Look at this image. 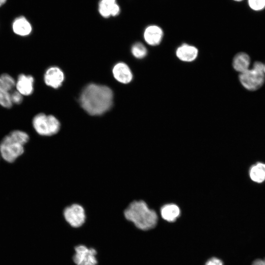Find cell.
I'll use <instances>...</instances> for the list:
<instances>
[{
    "label": "cell",
    "instance_id": "obj_6",
    "mask_svg": "<svg viewBox=\"0 0 265 265\" xmlns=\"http://www.w3.org/2000/svg\"><path fill=\"white\" fill-rule=\"evenodd\" d=\"M62 216L65 222L73 228L82 227L87 220L85 208L77 203L66 206L62 211Z\"/></svg>",
    "mask_w": 265,
    "mask_h": 265
},
{
    "label": "cell",
    "instance_id": "obj_14",
    "mask_svg": "<svg viewBox=\"0 0 265 265\" xmlns=\"http://www.w3.org/2000/svg\"><path fill=\"white\" fill-rule=\"evenodd\" d=\"M176 54L182 61L192 62L197 58L198 50L193 46L184 43L177 49Z\"/></svg>",
    "mask_w": 265,
    "mask_h": 265
},
{
    "label": "cell",
    "instance_id": "obj_15",
    "mask_svg": "<svg viewBox=\"0 0 265 265\" xmlns=\"http://www.w3.org/2000/svg\"><path fill=\"white\" fill-rule=\"evenodd\" d=\"M250 63V56L246 53L239 52L234 56L232 66L236 71L241 73L249 69Z\"/></svg>",
    "mask_w": 265,
    "mask_h": 265
},
{
    "label": "cell",
    "instance_id": "obj_26",
    "mask_svg": "<svg viewBox=\"0 0 265 265\" xmlns=\"http://www.w3.org/2000/svg\"><path fill=\"white\" fill-rule=\"evenodd\" d=\"M234 0L236 1H240L242 0Z\"/></svg>",
    "mask_w": 265,
    "mask_h": 265
},
{
    "label": "cell",
    "instance_id": "obj_28",
    "mask_svg": "<svg viewBox=\"0 0 265 265\" xmlns=\"http://www.w3.org/2000/svg\"><path fill=\"white\" fill-rule=\"evenodd\" d=\"M263 261L264 262V263L265 264V258L263 259Z\"/></svg>",
    "mask_w": 265,
    "mask_h": 265
},
{
    "label": "cell",
    "instance_id": "obj_8",
    "mask_svg": "<svg viewBox=\"0 0 265 265\" xmlns=\"http://www.w3.org/2000/svg\"><path fill=\"white\" fill-rule=\"evenodd\" d=\"M97 10L99 15L105 19L117 17L121 12L117 0H99Z\"/></svg>",
    "mask_w": 265,
    "mask_h": 265
},
{
    "label": "cell",
    "instance_id": "obj_3",
    "mask_svg": "<svg viewBox=\"0 0 265 265\" xmlns=\"http://www.w3.org/2000/svg\"><path fill=\"white\" fill-rule=\"evenodd\" d=\"M29 139V135L25 131L10 132L0 142V156L7 162H13L23 154L25 145Z\"/></svg>",
    "mask_w": 265,
    "mask_h": 265
},
{
    "label": "cell",
    "instance_id": "obj_12",
    "mask_svg": "<svg viewBox=\"0 0 265 265\" xmlns=\"http://www.w3.org/2000/svg\"><path fill=\"white\" fill-rule=\"evenodd\" d=\"M12 29L16 35L21 37H26L31 33L32 26L25 17L20 16L16 17L13 21Z\"/></svg>",
    "mask_w": 265,
    "mask_h": 265
},
{
    "label": "cell",
    "instance_id": "obj_27",
    "mask_svg": "<svg viewBox=\"0 0 265 265\" xmlns=\"http://www.w3.org/2000/svg\"><path fill=\"white\" fill-rule=\"evenodd\" d=\"M264 72H265V64H264Z\"/></svg>",
    "mask_w": 265,
    "mask_h": 265
},
{
    "label": "cell",
    "instance_id": "obj_25",
    "mask_svg": "<svg viewBox=\"0 0 265 265\" xmlns=\"http://www.w3.org/2000/svg\"><path fill=\"white\" fill-rule=\"evenodd\" d=\"M6 1L7 0H0V7L3 5L5 3Z\"/></svg>",
    "mask_w": 265,
    "mask_h": 265
},
{
    "label": "cell",
    "instance_id": "obj_5",
    "mask_svg": "<svg viewBox=\"0 0 265 265\" xmlns=\"http://www.w3.org/2000/svg\"><path fill=\"white\" fill-rule=\"evenodd\" d=\"M239 80L246 90L254 91L260 89L265 81L264 64L261 61H255L251 68L239 73Z\"/></svg>",
    "mask_w": 265,
    "mask_h": 265
},
{
    "label": "cell",
    "instance_id": "obj_7",
    "mask_svg": "<svg viewBox=\"0 0 265 265\" xmlns=\"http://www.w3.org/2000/svg\"><path fill=\"white\" fill-rule=\"evenodd\" d=\"M97 254L95 249L80 244L75 247L73 260L76 265H97Z\"/></svg>",
    "mask_w": 265,
    "mask_h": 265
},
{
    "label": "cell",
    "instance_id": "obj_20",
    "mask_svg": "<svg viewBox=\"0 0 265 265\" xmlns=\"http://www.w3.org/2000/svg\"><path fill=\"white\" fill-rule=\"evenodd\" d=\"M10 93L0 87V106L2 107L10 108L12 106Z\"/></svg>",
    "mask_w": 265,
    "mask_h": 265
},
{
    "label": "cell",
    "instance_id": "obj_10",
    "mask_svg": "<svg viewBox=\"0 0 265 265\" xmlns=\"http://www.w3.org/2000/svg\"><path fill=\"white\" fill-rule=\"evenodd\" d=\"M34 78L30 75L20 74L16 80V90L23 96L31 95L34 91Z\"/></svg>",
    "mask_w": 265,
    "mask_h": 265
},
{
    "label": "cell",
    "instance_id": "obj_16",
    "mask_svg": "<svg viewBox=\"0 0 265 265\" xmlns=\"http://www.w3.org/2000/svg\"><path fill=\"white\" fill-rule=\"evenodd\" d=\"M180 209L178 206L174 204H168L163 206L160 210L162 218L170 222L176 220L180 215Z\"/></svg>",
    "mask_w": 265,
    "mask_h": 265
},
{
    "label": "cell",
    "instance_id": "obj_17",
    "mask_svg": "<svg viewBox=\"0 0 265 265\" xmlns=\"http://www.w3.org/2000/svg\"><path fill=\"white\" fill-rule=\"evenodd\" d=\"M251 180L257 183H262L265 181V163L258 162L252 166L249 171Z\"/></svg>",
    "mask_w": 265,
    "mask_h": 265
},
{
    "label": "cell",
    "instance_id": "obj_4",
    "mask_svg": "<svg viewBox=\"0 0 265 265\" xmlns=\"http://www.w3.org/2000/svg\"><path fill=\"white\" fill-rule=\"evenodd\" d=\"M32 126L38 135L46 137L56 135L61 128L60 122L55 116L44 113H39L33 117Z\"/></svg>",
    "mask_w": 265,
    "mask_h": 265
},
{
    "label": "cell",
    "instance_id": "obj_2",
    "mask_svg": "<svg viewBox=\"0 0 265 265\" xmlns=\"http://www.w3.org/2000/svg\"><path fill=\"white\" fill-rule=\"evenodd\" d=\"M123 216L126 221L142 231L154 228L158 219L156 212L142 199L132 201L124 210Z\"/></svg>",
    "mask_w": 265,
    "mask_h": 265
},
{
    "label": "cell",
    "instance_id": "obj_19",
    "mask_svg": "<svg viewBox=\"0 0 265 265\" xmlns=\"http://www.w3.org/2000/svg\"><path fill=\"white\" fill-rule=\"evenodd\" d=\"M131 52L132 55L138 59H141L145 57L147 54V49L140 42H136L132 46Z\"/></svg>",
    "mask_w": 265,
    "mask_h": 265
},
{
    "label": "cell",
    "instance_id": "obj_22",
    "mask_svg": "<svg viewBox=\"0 0 265 265\" xmlns=\"http://www.w3.org/2000/svg\"><path fill=\"white\" fill-rule=\"evenodd\" d=\"M10 95L13 104L20 105L23 102L24 96L17 90L12 91Z\"/></svg>",
    "mask_w": 265,
    "mask_h": 265
},
{
    "label": "cell",
    "instance_id": "obj_24",
    "mask_svg": "<svg viewBox=\"0 0 265 265\" xmlns=\"http://www.w3.org/2000/svg\"><path fill=\"white\" fill-rule=\"evenodd\" d=\"M252 265H265L263 260L257 259L255 260L252 263Z\"/></svg>",
    "mask_w": 265,
    "mask_h": 265
},
{
    "label": "cell",
    "instance_id": "obj_9",
    "mask_svg": "<svg viewBox=\"0 0 265 265\" xmlns=\"http://www.w3.org/2000/svg\"><path fill=\"white\" fill-rule=\"evenodd\" d=\"M64 79L62 70L56 66H52L47 69L44 75L45 84L53 88H57L61 85Z\"/></svg>",
    "mask_w": 265,
    "mask_h": 265
},
{
    "label": "cell",
    "instance_id": "obj_13",
    "mask_svg": "<svg viewBox=\"0 0 265 265\" xmlns=\"http://www.w3.org/2000/svg\"><path fill=\"white\" fill-rule=\"evenodd\" d=\"M114 78L119 82L127 84L132 79V72L129 66L125 63L119 62L115 64L112 69Z\"/></svg>",
    "mask_w": 265,
    "mask_h": 265
},
{
    "label": "cell",
    "instance_id": "obj_1",
    "mask_svg": "<svg viewBox=\"0 0 265 265\" xmlns=\"http://www.w3.org/2000/svg\"><path fill=\"white\" fill-rule=\"evenodd\" d=\"M113 98V92L108 86L90 83L82 90L80 103L89 115L100 116L110 109Z\"/></svg>",
    "mask_w": 265,
    "mask_h": 265
},
{
    "label": "cell",
    "instance_id": "obj_11",
    "mask_svg": "<svg viewBox=\"0 0 265 265\" xmlns=\"http://www.w3.org/2000/svg\"><path fill=\"white\" fill-rule=\"evenodd\" d=\"M163 31L162 28L155 25L148 26L143 32V37L145 42L149 45H159L163 38Z\"/></svg>",
    "mask_w": 265,
    "mask_h": 265
},
{
    "label": "cell",
    "instance_id": "obj_23",
    "mask_svg": "<svg viewBox=\"0 0 265 265\" xmlns=\"http://www.w3.org/2000/svg\"><path fill=\"white\" fill-rule=\"evenodd\" d=\"M205 265H224L223 262L216 257L210 259Z\"/></svg>",
    "mask_w": 265,
    "mask_h": 265
},
{
    "label": "cell",
    "instance_id": "obj_18",
    "mask_svg": "<svg viewBox=\"0 0 265 265\" xmlns=\"http://www.w3.org/2000/svg\"><path fill=\"white\" fill-rule=\"evenodd\" d=\"M15 85L16 80L12 76L7 73L0 75V87L11 92Z\"/></svg>",
    "mask_w": 265,
    "mask_h": 265
},
{
    "label": "cell",
    "instance_id": "obj_21",
    "mask_svg": "<svg viewBox=\"0 0 265 265\" xmlns=\"http://www.w3.org/2000/svg\"><path fill=\"white\" fill-rule=\"evenodd\" d=\"M248 4L251 9L259 11L265 7V0H248Z\"/></svg>",
    "mask_w": 265,
    "mask_h": 265
}]
</instances>
